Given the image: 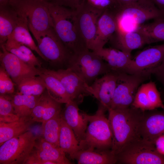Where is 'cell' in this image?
<instances>
[{
  "instance_id": "1",
  "label": "cell",
  "mask_w": 164,
  "mask_h": 164,
  "mask_svg": "<svg viewBox=\"0 0 164 164\" xmlns=\"http://www.w3.org/2000/svg\"><path fill=\"white\" fill-rule=\"evenodd\" d=\"M138 109L133 107L108 109L112 135L111 150L116 155L132 142L140 138L139 130L143 117Z\"/></svg>"
},
{
  "instance_id": "2",
  "label": "cell",
  "mask_w": 164,
  "mask_h": 164,
  "mask_svg": "<svg viewBox=\"0 0 164 164\" xmlns=\"http://www.w3.org/2000/svg\"><path fill=\"white\" fill-rule=\"evenodd\" d=\"M49 5L53 28L69 51L73 54L89 50L77 29L75 10L50 2Z\"/></svg>"
},
{
  "instance_id": "3",
  "label": "cell",
  "mask_w": 164,
  "mask_h": 164,
  "mask_svg": "<svg viewBox=\"0 0 164 164\" xmlns=\"http://www.w3.org/2000/svg\"><path fill=\"white\" fill-rule=\"evenodd\" d=\"M112 9L116 14L117 30L135 31L139 26L164 15L150 0H139Z\"/></svg>"
},
{
  "instance_id": "4",
  "label": "cell",
  "mask_w": 164,
  "mask_h": 164,
  "mask_svg": "<svg viewBox=\"0 0 164 164\" xmlns=\"http://www.w3.org/2000/svg\"><path fill=\"white\" fill-rule=\"evenodd\" d=\"M106 110L100 103L97 111L94 115L83 113L89 124L84 138L79 143L81 149L111 150L112 135L108 119L104 114Z\"/></svg>"
},
{
  "instance_id": "5",
  "label": "cell",
  "mask_w": 164,
  "mask_h": 164,
  "mask_svg": "<svg viewBox=\"0 0 164 164\" xmlns=\"http://www.w3.org/2000/svg\"><path fill=\"white\" fill-rule=\"evenodd\" d=\"M45 0H11L9 5L26 18L34 37L51 28L53 22Z\"/></svg>"
},
{
  "instance_id": "6",
  "label": "cell",
  "mask_w": 164,
  "mask_h": 164,
  "mask_svg": "<svg viewBox=\"0 0 164 164\" xmlns=\"http://www.w3.org/2000/svg\"><path fill=\"white\" fill-rule=\"evenodd\" d=\"M67 68L74 72L90 85L98 76L111 72L107 63L94 52L89 50L72 54Z\"/></svg>"
},
{
  "instance_id": "7",
  "label": "cell",
  "mask_w": 164,
  "mask_h": 164,
  "mask_svg": "<svg viewBox=\"0 0 164 164\" xmlns=\"http://www.w3.org/2000/svg\"><path fill=\"white\" fill-rule=\"evenodd\" d=\"M117 162L126 164H164V156L157 151L155 144L138 138L116 155Z\"/></svg>"
},
{
  "instance_id": "8",
  "label": "cell",
  "mask_w": 164,
  "mask_h": 164,
  "mask_svg": "<svg viewBox=\"0 0 164 164\" xmlns=\"http://www.w3.org/2000/svg\"><path fill=\"white\" fill-rule=\"evenodd\" d=\"M37 137L29 130L4 142L0 147V164H24Z\"/></svg>"
},
{
  "instance_id": "9",
  "label": "cell",
  "mask_w": 164,
  "mask_h": 164,
  "mask_svg": "<svg viewBox=\"0 0 164 164\" xmlns=\"http://www.w3.org/2000/svg\"><path fill=\"white\" fill-rule=\"evenodd\" d=\"M37 46L46 61L53 65L67 68L72 55L59 38L53 28L34 37Z\"/></svg>"
},
{
  "instance_id": "10",
  "label": "cell",
  "mask_w": 164,
  "mask_h": 164,
  "mask_svg": "<svg viewBox=\"0 0 164 164\" xmlns=\"http://www.w3.org/2000/svg\"><path fill=\"white\" fill-rule=\"evenodd\" d=\"M152 74L149 72L129 74L119 73L111 108H127L132 105L140 85Z\"/></svg>"
},
{
  "instance_id": "11",
  "label": "cell",
  "mask_w": 164,
  "mask_h": 164,
  "mask_svg": "<svg viewBox=\"0 0 164 164\" xmlns=\"http://www.w3.org/2000/svg\"><path fill=\"white\" fill-rule=\"evenodd\" d=\"M0 48L1 66L17 86L24 79L38 76L41 73V67L32 66L24 62L7 51L4 44L0 45Z\"/></svg>"
},
{
  "instance_id": "12",
  "label": "cell",
  "mask_w": 164,
  "mask_h": 164,
  "mask_svg": "<svg viewBox=\"0 0 164 164\" xmlns=\"http://www.w3.org/2000/svg\"><path fill=\"white\" fill-rule=\"evenodd\" d=\"M45 70L59 79L71 101L78 104L83 101L84 97L92 95L90 85L69 69H60L56 70Z\"/></svg>"
},
{
  "instance_id": "13",
  "label": "cell",
  "mask_w": 164,
  "mask_h": 164,
  "mask_svg": "<svg viewBox=\"0 0 164 164\" xmlns=\"http://www.w3.org/2000/svg\"><path fill=\"white\" fill-rule=\"evenodd\" d=\"M75 12L78 31L87 48L92 51L96 35L97 20L103 13L93 9L84 3L75 10Z\"/></svg>"
},
{
  "instance_id": "14",
  "label": "cell",
  "mask_w": 164,
  "mask_h": 164,
  "mask_svg": "<svg viewBox=\"0 0 164 164\" xmlns=\"http://www.w3.org/2000/svg\"><path fill=\"white\" fill-rule=\"evenodd\" d=\"M164 58V43L146 48L132 59L126 73L150 72L158 67Z\"/></svg>"
},
{
  "instance_id": "15",
  "label": "cell",
  "mask_w": 164,
  "mask_h": 164,
  "mask_svg": "<svg viewBox=\"0 0 164 164\" xmlns=\"http://www.w3.org/2000/svg\"><path fill=\"white\" fill-rule=\"evenodd\" d=\"M117 75L111 72L97 78L90 85L92 95L108 110L111 108L117 85Z\"/></svg>"
},
{
  "instance_id": "16",
  "label": "cell",
  "mask_w": 164,
  "mask_h": 164,
  "mask_svg": "<svg viewBox=\"0 0 164 164\" xmlns=\"http://www.w3.org/2000/svg\"><path fill=\"white\" fill-rule=\"evenodd\" d=\"M117 29L115 13L111 9H108L101 15L98 19L96 35L92 51L104 48Z\"/></svg>"
},
{
  "instance_id": "17",
  "label": "cell",
  "mask_w": 164,
  "mask_h": 164,
  "mask_svg": "<svg viewBox=\"0 0 164 164\" xmlns=\"http://www.w3.org/2000/svg\"><path fill=\"white\" fill-rule=\"evenodd\" d=\"M109 41L112 48L130 54L133 50L147 44L145 36L136 31L123 32L116 30Z\"/></svg>"
},
{
  "instance_id": "18",
  "label": "cell",
  "mask_w": 164,
  "mask_h": 164,
  "mask_svg": "<svg viewBox=\"0 0 164 164\" xmlns=\"http://www.w3.org/2000/svg\"><path fill=\"white\" fill-rule=\"evenodd\" d=\"M78 105L77 103L72 101L66 104L61 115L72 129L80 143L84 138L88 121L83 113H79Z\"/></svg>"
},
{
  "instance_id": "19",
  "label": "cell",
  "mask_w": 164,
  "mask_h": 164,
  "mask_svg": "<svg viewBox=\"0 0 164 164\" xmlns=\"http://www.w3.org/2000/svg\"><path fill=\"white\" fill-rule=\"evenodd\" d=\"M108 64L111 72L116 75L126 73L131 63V54L113 48H104L93 51Z\"/></svg>"
},
{
  "instance_id": "20",
  "label": "cell",
  "mask_w": 164,
  "mask_h": 164,
  "mask_svg": "<svg viewBox=\"0 0 164 164\" xmlns=\"http://www.w3.org/2000/svg\"><path fill=\"white\" fill-rule=\"evenodd\" d=\"M61 104L51 98L46 89L40 96L30 116L35 122L45 121L61 113Z\"/></svg>"
},
{
  "instance_id": "21",
  "label": "cell",
  "mask_w": 164,
  "mask_h": 164,
  "mask_svg": "<svg viewBox=\"0 0 164 164\" xmlns=\"http://www.w3.org/2000/svg\"><path fill=\"white\" fill-rule=\"evenodd\" d=\"M79 164H112L117 162L116 155L111 150L89 148L81 149L70 157Z\"/></svg>"
},
{
  "instance_id": "22",
  "label": "cell",
  "mask_w": 164,
  "mask_h": 164,
  "mask_svg": "<svg viewBox=\"0 0 164 164\" xmlns=\"http://www.w3.org/2000/svg\"><path fill=\"white\" fill-rule=\"evenodd\" d=\"M164 133V114H155L142 120L139 130L140 138L155 144Z\"/></svg>"
},
{
  "instance_id": "23",
  "label": "cell",
  "mask_w": 164,
  "mask_h": 164,
  "mask_svg": "<svg viewBox=\"0 0 164 164\" xmlns=\"http://www.w3.org/2000/svg\"><path fill=\"white\" fill-rule=\"evenodd\" d=\"M33 149L44 160L53 162L56 164L72 163L60 148L53 146L42 137L37 136Z\"/></svg>"
},
{
  "instance_id": "24",
  "label": "cell",
  "mask_w": 164,
  "mask_h": 164,
  "mask_svg": "<svg viewBox=\"0 0 164 164\" xmlns=\"http://www.w3.org/2000/svg\"><path fill=\"white\" fill-rule=\"evenodd\" d=\"M41 72L38 75L42 79L49 95L53 99L62 103H67L71 100L63 84L53 75L41 67Z\"/></svg>"
},
{
  "instance_id": "25",
  "label": "cell",
  "mask_w": 164,
  "mask_h": 164,
  "mask_svg": "<svg viewBox=\"0 0 164 164\" xmlns=\"http://www.w3.org/2000/svg\"><path fill=\"white\" fill-rule=\"evenodd\" d=\"M34 122L30 116H27L20 117L11 122H0V146L8 140L29 131Z\"/></svg>"
},
{
  "instance_id": "26",
  "label": "cell",
  "mask_w": 164,
  "mask_h": 164,
  "mask_svg": "<svg viewBox=\"0 0 164 164\" xmlns=\"http://www.w3.org/2000/svg\"><path fill=\"white\" fill-rule=\"evenodd\" d=\"M18 13L19 17L17 25L8 39H12L27 46L46 61L30 34L26 18L23 15Z\"/></svg>"
},
{
  "instance_id": "27",
  "label": "cell",
  "mask_w": 164,
  "mask_h": 164,
  "mask_svg": "<svg viewBox=\"0 0 164 164\" xmlns=\"http://www.w3.org/2000/svg\"><path fill=\"white\" fill-rule=\"evenodd\" d=\"M19 17L18 13L9 5L0 7V44H4L14 29Z\"/></svg>"
},
{
  "instance_id": "28",
  "label": "cell",
  "mask_w": 164,
  "mask_h": 164,
  "mask_svg": "<svg viewBox=\"0 0 164 164\" xmlns=\"http://www.w3.org/2000/svg\"><path fill=\"white\" fill-rule=\"evenodd\" d=\"M59 143L60 149L65 154L69 155L70 157L81 149L73 130L61 116Z\"/></svg>"
},
{
  "instance_id": "29",
  "label": "cell",
  "mask_w": 164,
  "mask_h": 164,
  "mask_svg": "<svg viewBox=\"0 0 164 164\" xmlns=\"http://www.w3.org/2000/svg\"><path fill=\"white\" fill-rule=\"evenodd\" d=\"M4 44L7 51L24 62L32 66L41 67V62L27 46L10 38H8Z\"/></svg>"
},
{
  "instance_id": "30",
  "label": "cell",
  "mask_w": 164,
  "mask_h": 164,
  "mask_svg": "<svg viewBox=\"0 0 164 164\" xmlns=\"http://www.w3.org/2000/svg\"><path fill=\"white\" fill-rule=\"evenodd\" d=\"M135 31L145 36L147 44L164 41V17L157 18L152 22L141 25Z\"/></svg>"
},
{
  "instance_id": "31",
  "label": "cell",
  "mask_w": 164,
  "mask_h": 164,
  "mask_svg": "<svg viewBox=\"0 0 164 164\" xmlns=\"http://www.w3.org/2000/svg\"><path fill=\"white\" fill-rule=\"evenodd\" d=\"M40 96L25 95L17 92L12 97L15 113L19 118L30 116Z\"/></svg>"
},
{
  "instance_id": "32",
  "label": "cell",
  "mask_w": 164,
  "mask_h": 164,
  "mask_svg": "<svg viewBox=\"0 0 164 164\" xmlns=\"http://www.w3.org/2000/svg\"><path fill=\"white\" fill-rule=\"evenodd\" d=\"M61 114L42 122V137L53 146L58 148H60L59 141L61 122Z\"/></svg>"
},
{
  "instance_id": "33",
  "label": "cell",
  "mask_w": 164,
  "mask_h": 164,
  "mask_svg": "<svg viewBox=\"0 0 164 164\" xmlns=\"http://www.w3.org/2000/svg\"><path fill=\"white\" fill-rule=\"evenodd\" d=\"M17 87L19 93L36 96H40L46 89L42 79L39 76L26 79Z\"/></svg>"
},
{
  "instance_id": "34",
  "label": "cell",
  "mask_w": 164,
  "mask_h": 164,
  "mask_svg": "<svg viewBox=\"0 0 164 164\" xmlns=\"http://www.w3.org/2000/svg\"><path fill=\"white\" fill-rule=\"evenodd\" d=\"M8 95H0V122H11L20 118L15 111L12 97Z\"/></svg>"
},
{
  "instance_id": "35",
  "label": "cell",
  "mask_w": 164,
  "mask_h": 164,
  "mask_svg": "<svg viewBox=\"0 0 164 164\" xmlns=\"http://www.w3.org/2000/svg\"><path fill=\"white\" fill-rule=\"evenodd\" d=\"M132 105L133 107L142 111L152 110L145 84H142L138 87Z\"/></svg>"
},
{
  "instance_id": "36",
  "label": "cell",
  "mask_w": 164,
  "mask_h": 164,
  "mask_svg": "<svg viewBox=\"0 0 164 164\" xmlns=\"http://www.w3.org/2000/svg\"><path fill=\"white\" fill-rule=\"evenodd\" d=\"M145 85L151 109L159 108L164 109V105L155 83L150 81L145 84Z\"/></svg>"
},
{
  "instance_id": "37",
  "label": "cell",
  "mask_w": 164,
  "mask_h": 164,
  "mask_svg": "<svg viewBox=\"0 0 164 164\" xmlns=\"http://www.w3.org/2000/svg\"><path fill=\"white\" fill-rule=\"evenodd\" d=\"M15 84L5 69L0 66V94H12L15 91Z\"/></svg>"
},
{
  "instance_id": "38",
  "label": "cell",
  "mask_w": 164,
  "mask_h": 164,
  "mask_svg": "<svg viewBox=\"0 0 164 164\" xmlns=\"http://www.w3.org/2000/svg\"><path fill=\"white\" fill-rule=\"evenodd\" d=\"M85 0H50L53 4L76 10L82 6Z\"/></svg>"
},
{
  "instance_id": "39",
  "label": "cell",
  "mask_w": 164,
  "mask_h": 164,
  "mask_svg": "<svg viewBox=\"0 0 164 164\" xmlns=\"http://www.w3.org/2000/svg\"><path fill=\"white\" fill-rule=\"evenodd\" d=\"M24 164H56L53 162L42 159L33 148Z\"/></svg>"
},
{
  "instance_id": "40",
  "label": "cell",
  "mask_w": 164,
  "mask_h": 164,
  "mask_svg": "<svg viewBox=\"0 0 164 164\" xmlns=\"http://www.w3.org/2000/svg\"><path fill=\"white\" fill-rule=\"evenodd\" d=\"M164 85V58L161 64L152 71Z\"/></svg>"
},
{
  "instance_id": "41",
  "label": "cell",
  "mask_w": 164,
  "mask_h": 164,
  "mask_svg": "<svg viewBox=\"0 0 164 164\" xmlns=\"http://www.w3.org/2000/svg\"><path fill=\"white\" fill-rule=\"evenodd\" d=\"M157 151L161 155L164 156V135L159 137L155 143Z\"/></svg>"
},
{
  "instance_id": "42",
  "label": "cell",
  "mask_w": 164,
  "mask_h": 164,
  "mask_svg": "<svg viewBox=\"0 0 164 164\" xmlns=\"http://www.w3.org/2000/svg\"><path fill=\"white\" fill-rule=\"evenodd\" d=\"M138 0H112L111 7L117 8Z\"/></svg>"
},
{
  "instance_id": "43",
  "label": "cell",
  "mask_w": 164,
  "mask_h": 164,
  "mask_svg": "<svg viewBox=\"0 0 164 164\" xmlns=\"http://www.w3.org/2000/svg\"><path fill=\"white\" fill-rule=\"evenodd\" d=\"M164 15V0H150Z\"/></svg>"
},
{
  "instance_id": "44",
  "label": "cell",
  "mask_w": 164,
  "mask_h": 164,
  "mask_svg": "<svg viewBox=\"0 0 164 164\" xmlns=\"http://www.w3.org/2000/svg\"><path fill=\"white\" fill-rule=\"evenodd\" d=\"M10 1L11 0H0V7L9 5Z\"/></svg>"
},
{
  "instance_id": "45",
  "label": "cell",
  "mask_w": 164,
  "mask_h": 164,
  "mask_svg": "<svg viewBox=\"0 0 164 164\" xmlns=\"http://www.w3.org/2000/svg\"><path fill=\"white\" fill-rule=\"evenodd\" d=\"M48 1H49L50 0H45Z\"/></svg>"
}]
</instances>
